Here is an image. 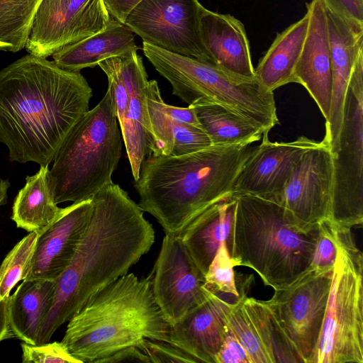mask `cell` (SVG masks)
<instances>
[{"label": "cell", "instance_id": "cell-1", "mask_svg": "<svg viewBox=\"0 0 363 363\" xmlns=\"http://www.w3.org/2000/svg\"><path fill=\"white\" fill-rule=\"evenodd\" d=\"M92 89L80 72L27 54L0 71V142L9 160L49 165L89 109Z\"/></svg>", "mask_w": 363, "mask_h": 363}, {"label": "cell", "instance_id": "cell-2", "mask_svg": "<svg viewBox=\"0 0 363 363\" xmlns=\"http://www.w3.org/2000/svg\"><path fill=\"white\" fill-rule=\"evenodd\" d=\"M92 201L89 225L70 263L56 279L54 301L37 345L50 342L91 296L127 274L155 242L152 225L118 184L108 185Z\"/></svg>", "mask_w": 363, "mask_h": 363}, {"label": "cell", "instance_id": "cell-3", "mask_svg": "<svg viewBox=\"0 0 363 363\" xmlns=\"http://www.w3.org/2000/svg\"><path fill=\"white\" fill-rule=\"evenodd\" d=\"M254 147L252 143L212 145L179 156L147 155L134 184L139 207L165 234L179 235L208 207L233 194Z\"/></svg>", "mask_w": 363, "mask_h": 363}, {"label": "cell", "instance_id": "cell-4", "mask_svg": "<svg viewBox=\"0 0 363 363\" xmlns=\"http://www.w3.org/2000/svg\"><path fill=\"white\" fill-rule=\"evenodd\" d=\"M169 331L150 274L140 279L127 273L89 297L68 320L61 342L82 363H97L144 339L168 342Z\"/></svg>", "mask_w": 363, "mask_h": 363}, {"label": "cell", "instance_id": "cell-5", "mask_svg": "<svg viewBox=\"0 0 363 363\" xmlns=\"http://www.w3.org/2000/svg\"><path fill=\"white\" fill-rule=\"evenodd\" d=\"M235 196L226 239L233 266L252 269L274 290L290 285L311 267L318 228L305 230L279 203L249 194Z\"/></svg>", "mask_w": 363, "mask_h": 363}, {"label": "cell", "instance_id": "cell-6", "mask_svg": "<svg viewBox=\"0 0 363 363\" xmlns=\"http://www.w3.org/2000/svg\"><path fill=\"white\" fill-rule=\"evenodd\" d=\"M123 137L111 96L102 99L74 124L58 148L49 170L55 202L92 199L113 183Z\"/></svg>", "mask_w": 363, "mask_h": 363}, {"label": "cell", "instance_id": "cell-7", "mask_svg": "<svg viewBox=\"0 0 363 363\" xmlns=\"http://www.w3.org/2000/svg\"><path fill=\"white\" fill-rule=\"evenodd\" d=\"M145 56L171 84L172 94L189 106L206 101L220 104L269 133L279 123L274 92L257 79L229 74L215 63L169 52L143 42Z\"/></svg>", "mask_w": 363, "mask_h": 363}, {"label": "cell", "instance_id": "cell-8", "mask_svg": "<svg viewBox=\"0 0 363 363\" xmlns=\"http://www.w3.org/2000/svg\"><path fill=\"white\" fill-rule=\"evenodd\" d=\"M336 246L330 294L311 363H363V255L350 228L337 226Z\"/></svg>", "mask_w": 363, "mask_h": 363}, {"label": "cell", "instance_id": "cell-9", "mask_svg": "<svg viewBox=\"0 0 363 363\" xmlns=\"http://www.w3.org/2000/svg\"><path fill=\"white\" fill-rule=\"evenodd\" d=\"M333 155L330 220L350 228L363 223V53L352 69L346 92L337 147Z\"/></svg>", "mask_w": 363, "mask_h": 363}, {"label": "cell", "instance_id": "cell-10", "mask_svg": "<svg viewBox=\"0 0 363 363\" xmlns=\"http://www.w3.org/2000/svg\"><path fill=\"white\" fill-rule=\"evenodd\" d=\"M333 270L310 267L290 285L274 290L272 297L266 301L302 363H311L315 353Z\"/></svg>", "mask_w": 363, "mask_h": 363}, {"label": "cell", "instance_id": "cell-11", "mask_svg": "<svg viewBox=\"0 0 363 363\" xmlns=\"http://www.w3.org/2000/svg\"><path fill=\"white\" fill-rule=\"evenodd\" d=\"M203 6L198 0H141L124 24L147 43L213 62L200 33Z\"/></svg>", "mask_w": 363, "mask_h": 363}, {"label": "cell", "instance_id": "cell-12", "mask_svg": "<svg viewBox=\"0 0 363 363\" xmlns=\"http://www.w3.org/2000/svg\"><path fill=\"white\" fill-rule=\"evenodd\" d=\"M112 19L104 0H41L25 48L47 58L103 30Z\"/></svg>", "mask_w": 363, "mask_h": 363}, {"label": "cell", "instance_id": "cell-13", "mask_svg": "<svg viewBox=\"0 0 363 363\" xmlns=\"http://www.w3.org/2000/svg\"><path fill=\"white\" fill-rule=\"evenodd\" d=\"M150 274L155 299L170 325L212 294L205 287L204 274L177 235L165 234Z\"/></svg>", "mask_w": 363, "mask_h": 363}, {"label": "cell", "instance_id": "cell-14", "mask_svg": "<svg viewBox=\"0 0 363 363\" xmlns=\"http://www.w3.org/2000/svg\"><path fill=\"white\" fill-rule=\"evenodd\" d=\"M333 185V155L322 141L294 164L279 203L305 230L330 218Z\"/></svg>", "mask_w": 363, "mask_h": 363}, {"label": "cell", "instance_id": "cell-15", "mask_svg": "<svg viewBox=\"0 0 363 363\" xmlns=\"http://www.w3.org/2000/svg\"><path fill=\"white\" fill-rule=\"evenodd\" d=\"M262 135L233 183L234 195L249 194L279 203L294 164L302 155L319 142L300 136L291 142H271Z\"/></svg>", "mask_w": 363, "mask_h": 363}, {"label": "cell", "instance_id": "cell-16", "mask_svg": "<svg viewBox=\"0 0 363 363\" xmlns=\"http://www.w3.org/2000/svg\"><path fill=\"white\" fill-rule=\"evenodd\" d=\"M92 199L62 208L59 217L38 233L25 279H57L70 263L89 225Z\"/></svg>", "mask_w": 363, "mask_h": 363}, {"label": "cell", "instance_id": "cell-17", "mask_svg": "<svg viewBox=\"0 0 363 363\" xmlns=\"http://www.w3.org/2000/svg\"><path fill=\"white\" fill-rule=\"evenodd\" d=\"M325 11L331 57L332 93L322 142L334 154L337 147L351 74L357 58L363 53V23L344 18L327 9Z\"/></svg>", "mask_w": 363, "mask_h": 363}, {"label": "cell", "instance_id": "cell-18", "mask_svg": "<svg viewBox=\"0 0 363 363\" xmlns=\"http://www.w3.org/2000/svg\"><path fill=\"white\" fill-rule=\"evenodd\" d=\"M309 23L303 46L296 63L293 82L302 85L326 120L332 93V67L328 27L322 0L306 4Z\"/></svg>", "mask_w": 363, "mask_h": 363}, {"label": "cell", "instance_id": "cell-19", "mask_svg": "<svg viewBox=\"0 0 363 363\" xmlns=\"http://www.w3.org/2000/svg\"><path fill=\"white\" fill-rule=\"evenodd\" d=\"M230 303L211 294L201 304L170 325L168 342L198 362L216 363L227 333L226 315Z\"/></svg>", "mask_w": 363, "mask_h": 363}, {"label": "cell", "instance_id": "cell-20", "mask_svg": "<svg viewBox=\"0 0 363 363\" xmlns=\"http://www.w3.org/2000/svg\"><path fill=\"white\" fill-rule=\"evenodd\" d=\"M200 33L206 50L216 65L232 75L255 79L248 38L240 20L230 14L203 7Z\"/></svg>", "mask_w": 363, "mask_h": 363}, {"label": "cell", "instance_id": "cell-21", "mask_svg": "<svg viewBox=\"0 0 363 363\" xmlns=\"http://www.w3.org/2000/svg\"><path fill=\"white\" fill-rule=\"evenodd\" d=\"M120 57V69L129 97L130 136L125 146L135 181L139 177L141 164L150 154L153 143L146 96L147 74L137 51Z\"/></svg>", "mask_w": 363, "mask_h": 363}, {"label": "cell", "instance_id": "cell-22", "mask_svg": "<svg viewBox=\"0 0 363 363\" xmlns=\"http://www.w3.org/2000/svg\"><path fill=\"white\" fill-rule=\"evenodd\" d=\"M135 39V34L127 26L113 18L103 30L55 52L52 61L62 69L80 72L105 59L137 51L140 47Z\"/></svg>", "mask_w": 363, "mask_h": 363}, {"label": "cell", "instance_id": "cell-23", "mask_svg": "<svg viewBox=\"0 0 363 363\" xmlns=\"http://www.w3.org/2000/svg\"><path fill=\"white\" fill-rule=\"evenodd\" d=\"M235 204V196L229 194L204 210L178 235L204 275L222 242H226Z\"/></svg>", "mask_w": 363, "mask_h": 363}, {"label": "cell", "instance_id": "cell-24", "mask_svg": "<svg viewBox=\"0 0 363 363\" xmlns=\"http://www.w3.org/2000/svg\"><path fill=\"white\" fill-rule=\"evenodd\" d=\"M56 287L54 279H24L9 296V321L15 337L37 345L40 328L52 306Z\"/></svg>", "mask_w": 363, "mask_h": 363}, {"label": "cell", "instance_id": "cell-25", "mask_svg": "<svg viewBox=\"0 0 363 363\" xmlns=\"http://www.w3.org/2000/svg\"><path fill=\"white\" fill-rule=\"evenodd\" d=\"M309 23L306 14L278 33L255 69L257 80L273 91L293 82L294 72L301 52Z\"/></svg>", "mask_w": 363, "mask_h": 363}, {"label": "cell", "instance_id": "cell-26", "mask_svg": "<svg viewBox=\"0 0 363 363\" xmlns=\"http://www.w3.org/2000/svg\"><path fill=\"white\" fill-rule=\"evenodd\" d=\"M48 166H40L34 175L26 177L25 186L13 201L11 219L17 228L29 233H41L62 211L53 199Z\"/></svg>", "mask_w": 363, "mask_h": 363}, {"label": "cell", "instance_id": "cell-27", "mask_svg": "<svg viewBox=\"0 0 363 363\" xmlns=\"http://www.w3.org/2000/svg\"><path fill=\"white\" fill-rule=\"evenodd\" d=\"M146 96L153 135L149 155L179 156L212 145L201 128L177 122L162 112L155 102L148 82Z\"/></svg>", "mask_w": 363, "mask_h": 363}, {"label": "cell", "instance_id": "cell-28", "mask_svg": "<svg viewBox=\"0 0 363 363\" xmlns=\"http://www.w3.org/2000/svg\"><path fill=\"white\" fill-rule=\"evenodd\" d=\"M189 106L213 145L252 144L264 133L251 121L217 103L201 101Z\"/></svg>", "mask_w": 363, "mask_h": 363}, {"label": "cell", "instance_id": "cell-29", "mask_svg": "<svg viewBox=\"0 0 363 363\" xmlns=\"http://www.w3.org/2000/svg\"><path fill=\"white\" fill-rule=\"evenodd\" d=\"M41 0H0V50L16 52L26 47Z\"/></svg>", "mask_w": 363, "mask_h": 363}, {"label": "cell", "instance_id": "cell-30", "mask_svg": "<svg viewBox=\"0 0 363 363\" xmlns=\"http://www.w3.org/2000/svg\"><path fill=\"white\" fill-rule=\"evenodd\" d=\"M226 326L245 349L250 363H273L263 343L259 325L243 302L242 294L230 303Z\"/></svg>", "mask_w": 363, "mask_h": 363}, {"label": "cell", "instance_id": "cell-31", "mask_svg": "<svg viewBox=\"0 0 363 363\" xmlns=\"http://www.w3.org/2000/svg\"><path fill=\"white\" fill-rule=\"evenodd\" d=\"M38 233L30 232L6 255L0 266V298L6 299L11 289L28 272Z\"/></svg>", "mask_w": 363, "mask_h": 363}, {"label": "cell", "instance_id": "cell-32", "mask_svg": "<svg viewBox=\"0 0 363 363\" xmlns=\"http://www.w3.org/2000/svg\"><path fill=\"white\" fill-rule=\"evenodd\" d=\"M233 264L225 240L223 241L212 259L205 277V287L213 294H229L238 297Z\"/></svg>", "mask_w": 363, "mask_h": 363}, {"label": "cell", "instance_id": "cell-33", "mask_svg": "<svg viewBox=\"0 0 363 363\" xmlns=\"http://www.w3.org/2000/svg\"><path fill=\"white\" fill-rule=\"evenodd\" d=\"M337 226L330 219L318 223V237L311 267L317 269H333L337 253Z\"/></svg>", "mask_w": 363, "mask_h": 363}, {"label": "cell", "instance_id": "cell-34", "mask_svg": "<svg viewBox=\"0 0 363 363\" xmlns=\"http://www.w3.org/2000/svg\"><path fill=\"white\" fill-rule=\"evenodd\" d=\"M21 347L23 363H82L68 352L62 342L39 345L23 342Z\"/></svg>", "mask_w": 363, "mask_h": 363}, {"label": "cell", "instance_id": "cell-35", "mask_svg": "<svg viewBox=\"0 0 363 363\" xmlns=\"http://www.w3.org/2000/svg\"><path fill=\"white\" fill-rule=\"evenodd\" d=\"M137 347L151 363H198L193 357L167 341L144 339Z\"/></svg>", "mask_w": 363, "mask_h": 363}, {"label": "cell", "instance_id": "cell-36", "mask_svg": "<svg viewBox=\"0 0 363 363\" xmlns=\"http://www.w3.org/2000/svg\"><path fill=\"white\" fill-rule=\"evenodd\" d=\"M148 86L157 106L162 112L177 122L201 128L193 108L189 106L188 107H178L166 104L162 99L158 83L155 79L149 80Z\"/></svg>", "mask_w": 363, "mask_h": 363}, {"label": "cell", "instance_id": "cell-37", "mask_svg": "<svg viewBox=\"0 0 363 363\" xmlns=\"http://www.w3.org/2000/svg\"><path fill=\"white\" fill-rule=\"evenodd\" d=\"M216 363H250L245 349L228 328Z\"/></svg>", "mask_w": 363, "mask_h": 363}, {"label": "cell", "instance_id": "cell-38", "mask_svg": "<svg viewBox=\"0 0 363 363\" xmlns=\"http://www.w3.org/2000/svg\"><path fill=\"white\" fill-rule=\"evenodd\" d=\"M325 9L344 18L363 23V0H322Z\"/></svg>", "mask_w": 363, "mask_h": 363}, {"label": "cell", "instance_id": "cell-39", "mask_svg": "<svg viewBox=\"0 0 363 363\" xmlns=\"http://www.w3.org/2000/svg\"><path fill=\"white\" fill-rule=\"evenodd\" d=\"M151 363L149 357L136 346H129L104 358L97 363Z\"/></svg>", "mask_w": 363, "mask_h": 363}, {"label": "cell", "instance_id": "cell-40", "mask_svg": "<svg viewBox=\"0 0 363 363\" xmlns=\"http://www.w3.org/2000/svg\"><path fill=\"white\" fill-rule=\"evenodd\" d=\"M141 0H104L110 15L118 21L124 23L130 11Z\"/></svg>", "mask_w": 363, "mask_h": 363}, {"label": "cell", "instance_id": "cell-41", "mask_svg": "<svg viewBox=\"0 0 363 363\" xmlns=\"http://www.w3.org/2000/svg\"><path fill=\"white\" fill-rule=\"evenodd\" d=\"M13 337L9 321L8 298H0V342Z\"/></svg>", "mask_w": 363, "mask_h": 363}, {"label": "cell", "instance_id": "cell-42", "mask_svg": "<svg viewBox=\"0 0 363 363\" xmlns=\"http://www.w3.org/2000/svg\"><path fill=\"white\" fill-rule=\"evenodd\" d=\"M11 184L8 179L0 177V206L7 203V192Z\"/></svg>", "mask_w": 363, "mask_h": 363}]
</instances>
